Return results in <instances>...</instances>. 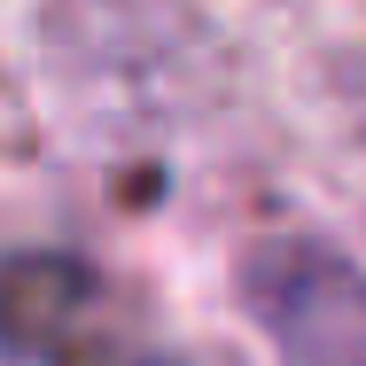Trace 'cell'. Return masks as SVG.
Listing matches in <instances>:
<instances>
[{"label": "cell", "instance_id": "6da1fadb", "mask_svg": "<svg viewBox=\"0 0 366 366\" xmlns=\"http://www.w3.org/2000/svg\"><path fill=\"white\" fill-rule=\"evenodd\" d=\"M0 359L16 366H203L187 351L148 343L133 304L86 257H63V249L0 257Z\"/></svg>", "mask_w": 366, "mask_h": 366}, {"label": "cell", "instance_id": "7a4b0ae2", "mask_svg": "<svg viewBox=\"0 0 366 366\" xmlns=\"http://www.w3.org/2000/svg\"><path fill=\"white\" fill-rule=\"evenodd\" d=\"M242 304L289 366H366V273L320 234H265L242 257Z\"/></svg>", "mask_w": 366, "mask_h": 366}]
</instances>
